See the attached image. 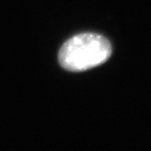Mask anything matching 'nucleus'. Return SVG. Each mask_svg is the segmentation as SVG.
<instances>
[{"label":"nucleus","instance_id":"1","mask_svg":"<svg viewBox=\"0 0 151 151\" xmlns=\"http://www.w3.org/2000/svg\"><path fill=\"white\" fill-rule=\"evenodd\" d=\"M112 54L110 42L96 34L75 35L65 42L59 52V63L65 70L83 72L98 67Z\"/></svg>","mask_w":151,"mask_h":151}]
</instances>
